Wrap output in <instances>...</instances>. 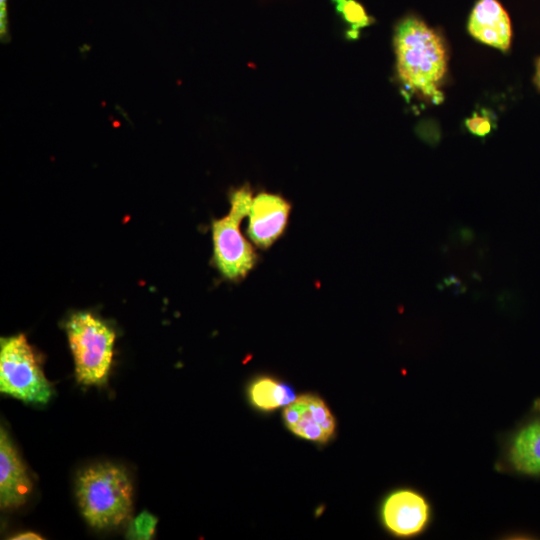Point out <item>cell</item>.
<instances>
[{
    "mask_svg": "<svg viewBox=\"0 0 540 540\" xmlns=\"http://www.w3.org/2000/svg\"><path fill=\"white\" fill-rule=\"evenodd\" d=\"M394 48L401 83L421 97L439 103V86L447 70L446 49L440 35L414 16L396 26Z\"/></svg>",
    "mask_w": 540,
    "mask_h": 540,
    "instance_id": "cell-1",
    "label": "cell"
},
{
    "mask_svg": "<svg viewBox=\"0 0 540 540\" xmlns=\"http://www.w3.org/2000/svg\"><path fill=\"white\" fill-rule=\"evenodd\" d=\"M133 487L126 471L106 462L82 470L76 482L79 508L94 528L118 526L132 510Z\"/></svg>",
    "mask_w": 540,
    "mask_h": 540,
    "instance_id": "cell-2",
    "label": "cell"
},
{
    "mask_svg": "<svg viewBox=\"0 0 540 540\" xmlns=\"http://www.w3.org/2000/svg\"><path fill=\"white\" fill-rule=\"evenodd\" d=\"M252 199L248 184L232 190L229 212L212 221V262L221 276L230 281L245 278L258 261L254 248L240 229L242 220L248 216Z\"/></svg>",
    "mask_w": 540,
    "mask_h": 540,
    "instance_id": "cell-3",
    "label": "cell"
},
{
    "mask_svg": "<svg viewBox=\"0 0 540 540\" xmlns=\"http://www.w3.org/2000/svg\"><path fill=\"white\" fill-rule=\"evenodd\" d=\"M65 329L77 381L84 385L105 384L113 359L115 331L88 311L71 314Z\"/></svg>",
    "mask_w": 540,
    "mask_h": 540,
    "instance_id": "cell-4",
    "label": "cell"
},
{
    "mask_svg": "<svg viewBox=\"0 0 540 540\" xmlns=\"http://www.w3.org/2000/svg\"><path fill=\"white\" fill-rule=\"evenodd\" d=\"M0 391L26 403H47L52 384L22 333L0 339Z\"/></svg>",
    "mask_w": 540,
    "mask_h": 540,
    "instance_id": "cell-5",
    "label": "cell"
},
{
    "mask_svg": "<svg viewBox=\"0 0 540 540\" xmlns=\"http://www.w3.org/2000/svg\"><path fill=\"white\" fill-rule=\"evenodd\" d=\"M431 515V506L426 497L411 488L394 490L381 506L384 527L398 537L422 534L430 524Z\"/></svg>",
    "mask_w": 540,
    "mask_h": 540,
    "instance_id": "cell-6",
    "label": "cell"
},
{
    "mask_svg": "<svg viewBox=\"0 0 540 540\" xmlns=\"http://www.w3.org/2000/svg\"><path fill=\"white\" fill-rule=\"evenodd\" d=\"M291 204L279 194L260 192L253 196L248 212L247 235L259 248H269L286 229Z\"/></svg>",
    "mask_w": 540,
    "mask_h": 540,
    "instance_id": "cell-7",
    "label": "cell"
},
{
    "mask_svg": "<svg viewBox=\"0 0 540 540\" xmlns=\"http://www.w3.org/2000/svg\"><path fill=\"white\" fill-rule=\"evenodd\" d=\"M284 420L297 436L317 442L329 440L335 430V420L322 399L305 394L286 405Z\"/></svg>",
    "mask_w": 540,
    "mask_h": 540,
    "instance_id": "cell-8",
    "label": "cell"
},
{
    "mask_svg": "<svg viewBox=\"0 0 540 540\" xmlns=\"http://www.w3.org/2000/svg\"><path fill=\"white\" fill-rule=\"evenodd\" d=\"M33 489L27 469L7 431L0 428V507L23 505Z\"/></svg>",
    "mask_w": 540,
    "mask_h": 540,
    "instance_id": "cell-9",
    "label": "cell"
},
{
    "mask_svg": "<svg viewBox=\"0 0 540 540\" xmlns=\"http://www.w3.org/2000/svg\"><path fill=\"white\" fill-rule=\"evenodd\" d=\"M468 30L484 44L502 51L510 48L511 22L498 0H479L470 15Z\"/></svg>",
    "mask_w": 540,
    "mask_h": 540,
    "instance_id": "cell-10",
    "label": "cell"
},
{
    "mask_svg": "<svg viewBox=\"0 0 540 540\" xmlns=\"http://www.w3.org/2000/svg\"><path fill=\"white\" fill-rule=\"evenodd\" d=\"M506 457L514 471L540 476V417L522 425L512 434Z\"/></svg>",
    "mask_w": 540,
    "mask_h": 540,
    "instance_id": "cell-11",
    "label": "cell"
},
{
    "mask_svg": "<svg viewBox=\"0 0 540 540\" xmlns=\"http://www.w3.org/2000/svg\"><path fill=\"white\" fill-rule=\"evenodd\" d=\"M249 395L254 406L263 410L288 405L295 399L291 388L269 377L254 381L249 389Z\"/></svg>",
    "mask_w": 540,
    "mask_h": 540,
    "instance_id": "cell-12",
    "label": "cell"
},
{
    "mask_svg": "<svg viewBox=\"0 0 540 540\" xmlns=\"http://www.w3.org/2000/svg\"><path fill=\"white\" fill-rule=\"evenodd\" d=\"M337 12L348 24V36L356 38L359 31L371 25L374 19L369 16L364 7L356 0H332Z\"/></svg>",
    "mask_w": 540,
    "mask_h": 540,
    "instance_id": "cell-13",
    "label": "cell"
},
{
    "mask_svg": "<svg viewBox=\"0 0 540 540\" xmlns=\"http://www.w3.org/2000/svg\"><path fill=\"white\" fill-rule=\"evenodd\" d=\"M158 519L148 511H143L130 522L126 539L149 540L155 533Z\"/></svg>",
    "mask_w": 540,
    "mask_h": 540,
    "instance_id": "cell-14",
    "label": "cell"
},
{
    "mask_svg": "<svg viewBox=\"0 0 540 540\" xmlns=\"http://www.w3.org/2000/svg\"><path fill=\"white\" fill-rule=\"evenodd\" d=\"M465 125L472 134L480 137L489 134L492 129V122L486 114L475 113L466 119Z\"/></svg>",
    "mask_w": 540,
    "mask_h": 540,
    "instance_id": "cell-15",
    "label": "cell"
},
{
    "mask_svg": "<svg viewBox=\"0 0 540 540\" xmlns=\"http://www.w3.org/2000/svg\"><path fill=\"white\" fill-rule=\"evenodd\" d=\"M7 0H0V29L1 36L7 35Z\"/></svg>",
    "mask_w": 540,
    "mask_h": 540,
    "instance_id": "cell-16",
    "label": "cell"
},
{
    "mask_svg": "<svg viewBox=\"0 0 540 540\" xmlns=\"http://www.w3.org/2000/svg\"><path fill=\"white\" fill-rule=\"evenodd\" d=\"M9 539H12V540H24V539H28V540H42L43 537H41L39 534L37 533H34V532H23V533H20V534H17L13 537H10Z\"/></svg>",
    "mask_w": 540,
    "mask_h": 540,
    "instance_id": "cell-17",
    "label": "cell"
},
{
    "mask_svg": "<svg viewBox=\"0 0 540 540\" xmlns=\"http://www.w3.org/2000/svg\"><path fill=\"white\" fill-rule=\"evenodd\" d=\"M534 83L536 87L540 90V58L536 62V71L534 76Z\"/></svg>",
    "mask_w": 540,
    "mask_h": 540,
    "instance_id": "cell-18",
    "label": "cell"
}]
</instances>
